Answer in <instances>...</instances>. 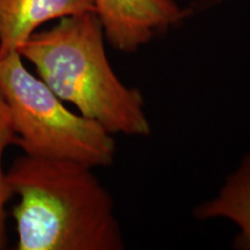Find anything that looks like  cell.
Masks as SVG:
<instances>
[{
    "label": "cell",
    "instance_id": "obj_1",
    "mask_svg": "<svg viewBox=\"0 0 250 250\" xmlns=\"http://www.w3.org/2000/svg\"><path fill=\"white\" fill-rule=\"evenodd\" d=\"M89 166L22 155L7 175L20 202L13 217L18 250H122L114 199Z\"/></svg>",
    "mask_w": 250,
    "mask_h": 250
},
{
    "label": "cell",
    "instance_id": "obj_2",
    "mask_svg": "<svg viewBox=\"0 0 250 250\" xmlns=\"http://www.w3.org/2000/svg\"><path fill=\"white\" fill-rule=\"evenodd\" d=\"M19 54L62 101L112 136L151 134L142 93L125 85L111 67L95 12L59 19L49 30L33 34Z\"/></svg>",
    "mask_w": 250,
    "mask_h": 250
},
{
    "label": "cell",
    "instance_id": "obj_3",
    "mask_svg": "<svg viewBox=\"0 0 250 250\" xmlns=\"http://www.w3.org/2000/svg\"><path fill=\"white\" fill-rule=\"evenodd\" d=\"M0 93L7 103L15 145L26 155L89 167L114 164L116 142L101 125L74 114L24 66L18 51L0 57Z\"/></svg>",
    "mask_w": 250,
    "mask_h": 250
},
{
    "label": "cell",
    "instance_id": "obj_4",
    "mask_svg": "<svg viewBox=\"0 0 250 250\" xmlns=\"http://www.w3.org/2000/svg\"><path fill=\"white\" fill-rule=\"evenodd\" d=\"M104 37L117 51L131 54L187 18L175 0H93Z\"/></svg>",
    "mask_w": 250,
    "mask_h": 250
},
{
    "label": "cell",
    "instance_id": "obj_5",
    "mask_svg": "<svg viewBox=\"0 0 250 250\" xmlns=\"http://www.w3.org/2000/svg\"><path fill=\"white\" fill-rule=\"evenodd\" d=\"M85 12H95L93 0H0V57L19 52L48 21Z\"/></svg>",
    "mask_w": 250,
    "mask_h": 250
},
{
    "label": "cell",
    "instance_id": "obj_6",
    "mask_svg": "<svg viewBox=\"0 0 250 250\" xmlns=\"http://www.w3.org/2000/svg\"><path fill=\"white\" fill-rule=\"evenodd\" d=\"M196 219H228L239 227L234 247L250 250V151L225 181L218 195L199 204L193 211Z\"/></svg>",
    "mask_w": 250,
    "mask_h": 250
},
{
    "label": "cell",
    "instance_id": "obj_7",
    "mask_svg": "<svg viewBox=\"0 0 250 250\" xmlns=\"http://www.w3.org/2000/svg\"><path fill=\"white\" fill-rule=\"evenodd\" d=\"M15 143V132L12 123L11 112L5 99L0 93V250L6 246V204L13 197L8 186L7 175L2 168V156L5 149Z\"/></svg>",
    "mask_w": 250,
    "mask_h": 250
}]
</instances>
